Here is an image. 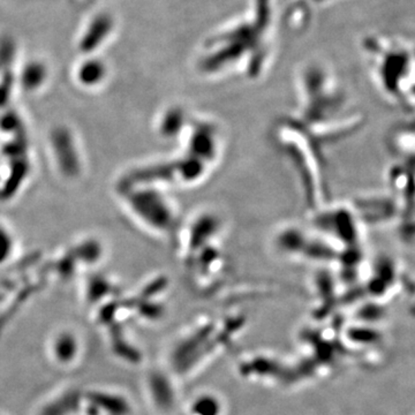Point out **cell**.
I'll return each mask as SVG.
<instances>
[{"instance_id":"3957f363","label":"cell","mask_w":415,"mask_h":415,"mask_svg":"<svg viewBox=\"0 0 415 415\" xmlns=\"http://www.w3.org/2000/svg\"><path fill=\"white\" fill-rule=\"evenodd\" d=\"M113 27V22L107 14L97 15L89 26L86 28V33L83 34L80 48L84 52L93 51L107 39Z\"/></svg>"},{"instance_id":"5b68a950","label":"cell","mask_w":415,"mask_h":415,"mask_svg":"<svg viewBox=\"0 0 415 415\" xmlns=\"http://www.w3.org/2000/svg\"><path fill=\"white\" fill-rule=\"evenodd\" d=\"M89 399L95 407H100L112 415H127L129 406L122 398L111 394L93 392L89 394Z\"/></svg>"},{"instance_id":"9c48e42d","label":"cell","mask_w":415,"mask_h":415,"mask_svg":"<svg viewBox=\"0 0 415 415\" xmlns=\"http://www.w3.org/2000/svg\"><path fill=\"white\" fill-rule=\"evenodd\" d=\"M79 401V397L76 394H71L60 398L59 400L48 405L42 415H67L69 412L74 411Z\"/></svg>"},{"instance_id":"7c38bea8","label":"cell","mask_w":415,"mask_h":415,"mask_svg":"<svg viewBox=\"0 0 415 415\" xmlns=\"http://www.w3.org/2000/svg\"><path fill=\"white\" fill-rule=\"evenodd\" d=\"M114 351L118 356H122L128 361H140V354L136 352V349H133L131 346L124 344L122 342H116L114 345Z\"/></svg>"},{"instance_id":"7a4b0ae2","label":"cell","mask_w":415,"mask_h":415,"mask_svg":"<svg viewBox=\"0 0 415 415\" xmlns=\"http://www.w3.org/2000/svg\"><path fill=\"white\" fill-rule=\"evenodd\" d=\"M185 154L210 169L221 155V134L211 120L192 119L183 136Z\"/></svg>"},{"instance_id":"8992f818","label":"cell","mask_w":415,"mask_h":415,"mask_svg":"<svg viewBox=\"0 0 415 415\" xmlns=\"http://www.w3.org/2000/svg\"><path fill=\"white\" fill-rule=\"evenodd\" d=\"M223 407L221 401L210 394H202L192 401L187 415H221Z\"/></svg>"},{"instance_id":"6da1fadb","label":"cell","mask_w":415,"mask_h":415,"mask_svg":"<svg viewBox=\"0 0 415 415\" xmlns=\"http://www.w3.org/2000/svg\"><path fill=\"white\" fill-rule=\"evenodd\" d=\"M275 13L273 0H248L243 12L204 39L197 58L199 72L209 77L262 75L275 52Z\"/></svg>"},{"instance_id":"277c9868","label":"cell","mask_w":415,"mask_h":415,"mask_svg":"<svg viewBox=\"0 0 415 415\" xmlns=\"http://www.w3.org/2000/svg\"><path fill=\"white\" fill-rule=\"evenodd\" d=\"M187 120H190V118L183 107L179 105L169 107L162 118V131L169 136L176 135L181 138L190 122Z\"/></svg>"},{"instance_id":"52a82bcc","label":"cell","mask_w":415,"mask_h":415,"mask_svg":"<svg viewBox=\"0 0 415 415\" xmlns=\"http://www.w3.org/2000/svg\"><path fill=\"white\" fill-rule=\"evenodd\" d=\"M150 387H151L152 396L156 403L166 408L171 404V391H169V384L164 380V377L160 376L159 374L152 375L150 380Z\"/></svg>"},{"instance_id":"ba28073f","label":"cell","mask_w":415,"mask_h":415,"mask_svg":"<svg viewBox=\"0 0 415 415\" xmlns=\"http://www.w3.org/2000/svg\"><path fill=\"white\" fill-rule=\"evenodd\" d=\"M77 352V344L73 335H62L57 339L55 345V353L62 362H69L74 359Z\"/></svg>"},{"instance_id":"30bf717a","label":"cell","mask_w":415,"mask_h":415,"mask_svg":"<svg viewBox=\"0 0 415 415\" xmlns=\"http://www.w3.org/2000/svg\"><path fill=\"white\" fill-rule=\"evenodd\" d=\"M104 66L97 60H89L84 62L79 71V76L81 81L86 84H91L98 81L103 76Z\"/></svg>"},{"instance_id":"8fae6325","label":"cell","mask_w":415,"mask_h":415,"mask_svg":"<svg viewBox=\"0 0 415 415\" xmlns=\"http://www.w3.org/2000/svg\"><path fill=\"white\" fill-rule=\"evenodd\" d=\"M44 76V68L41 64H30L24 73V83L27 86L37 84Z\"/></svg>"}]
</instances>
